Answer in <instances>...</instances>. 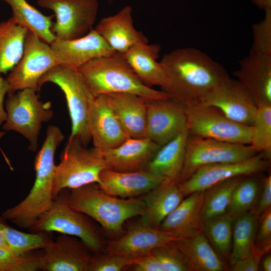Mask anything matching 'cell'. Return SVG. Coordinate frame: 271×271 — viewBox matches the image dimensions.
<instances>
[{"label": "cell", "mask_w": 271, "mask_h": 271, "mask_svg": "<svg viewBox=\"0 0 271 271\" xmlns=\"http://www.w3.org/2000/svg\"><path fill=\"white\" fill-rule=\"evenodd\" d=\"M160 62L167 80L162 90L185 107L201 104L210 92L229 78L221 65L194 48L173 50Z\"/></svg>", "instance_id": "cell-1"}, {"label": "cell", "mask_w": 271, "mask_h": 271, "mask_svg": "<svg viewBox=\"0 0 271 271\" xmlns=\"http://www.w3.org/2000/svg\"><path fill=\"white\" fill-rule=\"evenodd\" d=\"M187 196L159 227L178 239L193 237L203 232L202 213L204 191L194 192Z\"/></svg>", "instance_id": "cell-21"}, {"label": "cell", "mask_w": 271, "mask_h": 271, "mask_svg": "<svg viewBox=\"0 0 271 271\" xmlns=\"http://www.w3.org/2000/svg\"><path fill=\"white\" fill-rule=\"evenodd\" d=\"M37 4L54 12L56 21L52 31L56 38H80L94 28L98 10L97 0H37Z\"/></svg>", "instance_id": "cell-12"}, {"label": "cell", "mask_w": 271, "mask_h": 271, "mask_svg": "<svg viewBox=\"0 0 271 271\" xmlns=\"http://www.w3.org/2000/svg\"><path fill=\"white\" fill-rule=\"evenodd\" d=\"M177 182L164 183L142 197L145 204L141 222L159 228L164 219L184 198Z\"/></svg>", "instance_id": "cell-28"}, {"label": "cell", "mask_w": 271, "mask_h": 271, "mask_svg": "<svg viewBox=\"0 0 271 271\" xmlns=\"http://www.w3.org/2000/svg\"><path fill=\"white\" fill-rule=\"evenodd\" d=\"M178 239L166 231L140 222L131 227L122 237L108 242L105 249L109 253L137 258Z\"/></svg>", "instance_id": "cell-19"}, {"label": "cell", "mask_w": 271, "mask_h": 271, "mask_svg": "<svg viewBox=\"0 0 271 271\" xmlns=\"http://www.w3.org/2000/svg\"><path fill=\"white\" fill-rule=\"evenodd\" d=\"M260 8L264 11L271 9V0H252Z\"/></svg>", "instance_id": "cell-47"}, {"label": "cell", "mask_w": 271, "mask_h": 271, "mask_svg": "<svg viewBox=\"0 0 271 271\" xmlns=\"http://www.w3.org/2000/svg\"><path fill=\"white\" fill-rule=\"evenodd\" d=\"M37 92L26 88L8 93L5 103L7 118L2 125L4 131H14L24 137L33 152L38 150L42 124L54 115L51 102L40 100Z\"/></svg>", "instance_id": "cell-8"}, {"label": "cell", "mask_w": 271, "mask_h": 271, "mask_svg": "<svg viewBox=\"0 0 271 271\" xmlns=\"http://www.w3.org/2000/svg\"><path fill=\"white\" fill-rule=\"evenodd\" d=\"M249 145H242L189 135L184 166L179 182L190 177L199 168L220 163L244 161L256 155Z\"/></svg>", "instance_id": "cell-10"}, {"label": "cell", "mask_w": 271, "mask_h": 271, "mask_svg": "<svg viewBox=\"0 0 271 271\" xmlns=\"http://www.w3.org/2000/svg\"><path fill=\"white\" fill-rule=\"evenodd\" d=\"M59 63L50 44L28 31L23 55L6 78L9 92L26 88L39 91L41 77Z\"/></svg>", "instance_id": "cell-11"}, {"label": "cell", "mask_w": 271, "mask_h": 271, "mask_svg": "<svg viewBox=\"0 0 271 271\" xmlns=\"http://www.w3.org/2000/svg\"><path fill=\"white\" fill-rule=\"evenodd\" d=\"M0 217V231L9 249L18 255L43 249L52 240L50 233L22 232L9 226Z\"/></svg>", "instance_id": "cell-33"}, {"label": "cell", "mask_w": 271, "mask_h": 271, "mask_svg": "<svg viewBox=\"0 0 271 271\" xmlns=\"http://www.w3.org/2000/svg\"><path fill=\"white\" fill-rule=\"evenodd\" d=\"M49 82L58 86L64 94L71 123L69 138L77 139L87 147L91 141L89 115L95 96L76 69L57 65L41 77L39 88Z\"/></svg>", "instance_id": "cell-5"}, {"label": "cell", "mask_w": 271, "mask_h": 271, "mask_svg": "<svg viewBox=\"0 0 271 271\" xmlns=\"http://www.w3.org/2000/svg\"><path fill=\"white\" fill-rule=\"evenodd\" d=\"M94 29L113 52L122 54L138 41L147 39L134 27L130 6H125L113 15L103 18Z\"/></svg>", "instance_id": "cell-24"}, {"label": "cell", "mask_w": 271, "mask_h": 271, "mask_svg": "<svg viewBox=\"0 0 271 271\" xmlns=\"http://www.w3.org/2000/svg\"><path fill=\"white\" fill-rule=\"evenodd\" d=\"M185 109L189 135L249 145L251 126L231 120L218 108L212 106L200 104L186 107Z\"/></svg>", "instance_id": "cell-9"}, {"label": "cell", "mask_w": 271, "mask_h": 271, "mask_svg": "<svg viewBox=\"0 0 271 271\" xmlns=\"http://www.w3.org/2000/svg\"><path fill=\"white\" fill-rule=\"evenodd\" d=\"M262 266L264 270H271V256L270 254H267L264 257L262 261Z\"/></svg>", "instance_id": "cell-48"}, {"label": "cell", "mask_w": 271, "mask_h": 271, "mask_svg": "<svg viewBox=\"0 0 271 271\" xmlns=\"http://www.w3.org/2000/svg\"><path fill=\"white\" fill-rule=\"evenodd\" d=\"M104 95L127 136L129 138H146L147 100L128 93Z\"/></svg>", "instance_id": "cell-26"}, {"label": "cell", "mask_w": 271, "mask_h": 271, "mask_svg": "<svg viewBox=\"0 0 271 271\" xmlns=\"http://www.w3.org/2000/svg\"><path fill=\"white\" fill-rule=\"evenodd\" d=\"M62 190L28 229L31 232H57L79 238L91 251L99 253L105 244L98 229L86 215L72 209Z\"/></svg>", "instance_id": "cell-7"}, {"label": "cell", "mask_w": 271, "mask_h": 271, "mask_svg": "<svg viewBox=\"0 0 271 271\" xmlns=\"http://www.w3.org/2000/svg\"><path fill=\"white\" fill-rule=\"evenodd\" d=\"M189 133L185 129L161 146L144 168L163 178L165 183H178L185 157Z\"/></svg>", "instance_id": "cell-27"}, {"label": "cell", "mask_w": 271, "mask_h": 271, "mask_svg": "<svg viewBox=\"0 0 271 271\" xmlns=\"http://www.w3.org/2000/svg\"><path fill=\"white\" fill-rule=\"evenodd\" d=\"M137 258L109 253H96L92 256L88 271H121L132 266Z\"/></svg>", "instance_id": "cell-40"}, {"label": "cell", "mask_w": 271, "mask_h": 271, "mask_svg": "<svg viewBox=\"0 0 271 271\" xmlns=\"http://www.w3.org/2000/svg\"><path fill=\"white\" fill-rule=\"evenodd\" d=\"M271 175L269 174L263 180L262 191L260 199L253 213L257 218L271 208Z\"/></svg>", "instance_id": "cell-44"}, {"label": "cell", "mask_w": 271, "mask_h": 271, "mask_svg": "<svg viewBox=\"0 0 271 271\" xmlns=\"http://www.w3.org/2000/svg\"><path fill=\"white\" fill-rule=\"evenodd\" d=\"M234 76L256 105L271 104V55L250 51L240 62Z\"/></svg>", "instance_id": "cell-20"}, {"label": "cell", "mask_w": 271, "mask_h": 271, "mask_svg": "<svg viewBox=\"0 0 271 271\" xmlns=\"http://www.w3.org/2000/svg\"><path fill=\"white\" fill-rule=\"evenodd\" d=\"M268 160L263 154L258 153L242 161L205 166L197 170L188 179L178 183V185L185 197L194 192L204 191L234 178L260 172L267 168Z\"/></svg>", "instance_id": "cell-13"}, {"label": "cell", "mask_w": 271, "mask_h": 271, "mask_svg": "<svg viewBox=\"0 0 271 271\" xmlns=\"http://www.w3.org/2000/svg\"><path fill=\"white\" fill-rule=\"evenodd\" d=\"M89 128L93 147L103 151L117 146L127 138L105 95H98L91 104Z\"/></svg>", "instance_id": "cell-22"}, {"label": "cell", "mask_w": 271, "mask_h": 271, "mask_svg": "<svg viewBox=\"0 0 271 271\" xmlns=\"http://www.w3.org/2000/svg\"><path fill=\"white\" fill-rule=\"evenodd\" d=\"M41 255H18L8 247H0V271L41 270Z\"/></svg>", "instance_id": "cell-38"}, {"label": "cell", "mask_w": 271, "mask_h": 271, "mask_svg": "<svg viewBox=\"0 0 271 271\" xmlns=\"http://www.w3.org/2000/svg\"><path fill=\"white\" fill-rule=\"evenodd\" d=\"M259 192L257 181L253 178H241L232 193L226 213L234 218L253 207Z\"/></svg>", "instance_id": "cell-37"}, {"label": "cell", "mask_w": 271, "mask_h": 271, "mask_svg": "<svg viewBox=\"0 0 271 271\" xmlns=\"http://www.w3.org/2000/svg\"><path fill=\"white\" fill-rule=\"evenodd\" d=\"M9 92V86L6 78L0 75V126L6 121L7 112L4 107V100Z\"/></svg>", "instance_id": "cell-46"}, {"label": "cell", "mask_w": 271, "mask_h": 271, "mask_svg": "<svg viewBox=\"0 0 271 271\" xmlns=\"http://www.w3.org/2000/svg\"><path fill=\"white\" fill-rule=\"evenodd\" d=\"M11 7L12 17L29 31L50 44L56 37L52 31V17L46 16L27 0H1Z\"/></svg>", "instance_id": "cell-31"}, {"label": "cell", "mask_w": 271, "mask_h": 271, "mask_svg": "<svg viewBox=\"0 0 271 271\" xmlns=\"http://www.w3.org/2000/svg\"><path fill=\"white\" fill-rule=\"evenodd\" d=\"M64 138L59 127L54 125L48 127L44 141L34 159L33 185L24 199L3 212L2 216L5 220L28 229L51 205L54 199L55 154Z\"/></svg>", "instance_id": "cell-2"}, {"label": "cell", "mask_w": 271, "mask_h": 271, "mask_svg": "<svg viewBox=\"0 0 271 271\" xmlns=\"http://www.w3.org/2000/svg\"><path fill=\"white\" fill-rule=\"evenodd\" d=\"M78 71L94 95L128 93L146 100L170 98L159 91L144 84L125 60L123 54L113 52L87 63Z\"/></svg>", "instance_id": "cell-3"}, {"label": "cell", "mask_w": 271, "mask_h": 271, "mask_svg": "<svg viewBox=\"0 0 271 271\" xmlns=\"http://www.w3.org/2000/svg\"><path fill=\"white\" fill-rule=\"evenodd\" d=\"M132 267L135 271H164L161 263L152 252L137 257Z\"/></svg>", "instance_id": "cell-45"}, {"label": "cell", "mask_w": 271, "mask_h": 271, "mask_svg": "<svg viewBox=\"0 0 271 271\" xmlns=\"http://www.w3.org/2000/svg\"><path fill=\"white\" fill-rule=\"evenodd\" d=\"M67 202L72 209L92 218L111 232L120 231L126 220L141 216L145 210L142 198L123 199L113 196L96 183L70 190Z\"/></svg>", "instance_id": "cell-4"}, {"label": "cell", "mask_w": 271, "mask_h": 271, "mask_svg": "<svg viewBox=\"0 0 271 271\" xmlns=\"http://www.w3.org/2000/svg\"><path fill=\"white\" fill-rule=\"evenodd\" d=\"M202 104L218 108L231 120L251 126L257 105L253 98L236 79L230 77L210 92Z\"/></svg>", "instance_id": "cell-16"}, {"label": "cell", "mask_w": 271, "mask_h": 271, "mask_svg": "<svg viewBox=\"0 0 271 271\" xmlns=\"http://www.w3.org/2000/svg\"><path fill=\"white\" fill-rule=\"evenodd\" d=\"M50 45L59 65L76 70L94 59L114 52L94 28L80 38H56Z\"/></svg>", "instance_id": "cell-17"}, {"label": "cell", "mask_w": 271, "mask_h": 271, "mask_svg": "<svg viewBox=\"0 0 271 271\" xmlns=\"http://www.w3.org/2000/svg\"><path fill=\"white\" fill-rule=\"evenodd\" d=\"M6 134L5 131L0 130V140H1Z\"/></svg>", "instance_id": "cell-50"}, {"label": "cell", "mask_w": 271, "mask_h": 271, "mask_svg": "<svg viewBox=\"0 0 271 271\" xmlns=\"http://www.w3.org/2000/svg\"><path fill=\"white\" fill-rule=\"evenodd\" d=\"M249 145L257 153L269 159L271 153V104L257 105L251 125Z\"/></svg>", "instance_id": "cell-36"}, {"label": "cell", "mask_w": 271, "mask_h": 271, "mask_svg": "<svg viewBox=\"0 0 271 271\" xmlns=\"http://www.w3.org/2000/svg\"><path fill=\"white\" fill-rule=\"evenodd\" d=\"M241 178L225 181L204 191L202 213L204 222L226 213L233 190Z\"/></svg>", "instance_id": "cell-34"}, {"label": "cell", "mask_w": 271, "mask_h": 271, "mask_svg": "<svg viewBox=\"0 0 271 271\" xmlns=\"http://www.w3.org/2000/svg\"><path fill=\"white\" fill-rule=\"evenodd\" d=\"M257 217L253 213H244L233 219L232 248L229 261L232 265L246 256L254 244L257 230Z\"/></svg>", "instance_id": "cell-32"}, {"label": "cell", "mask_w": 271, "mask_h": 271, "mask_svg": "<svg viewBox=\"0 0 271 271\" xmlns=\"http://www.w3.org/2000/svg\"><path fill=\"white\" fill-rule=\"evenodd\" d=\"M160 147L147 138H128L117 146L101 151L110 169L130 172L144 169Z\"/></svg>", "instance_id": "cell-23"}, {"label": "cell", "mask_w": 271, "mask_h": 271, "mask_svg": "<svg viewBox=\"0 0 271 271\" xmlns=\"http://www.w3.org/2000/svg\"><path fill=\"white\" fill-rule=\"evenodd\" d=\"M265 252L255 244L249 253L244 258L238 260L232 264L233 271H257L261 259Z\"/></svg>", "instance_id": "cell-43"}, {"label": "cell", "mask_w": 271, "mask_h": 271, "mask_svg": "<svg viewBox=\"0 0 271 271\" xmlns=\"http://www.w3.org/2000/svg\"><path fill=\"white\" fill-rule=\"evenodd\" d=\"M0 247H5L9 248L5 242L3 235L1 231H0Z\"/></svg>", "instance_id": "cell-49"}, {"label": "cell", "mask_w": 271, "mask_h": 271, "mask_svg": "<svg viewBox=\"0 0 271 271\" xmlns=\"http://www.w3.org/2000/svg\"><path fill=\"white\" fill-rule=\"evenodd\" d=\"M41 270L88 271L91 251L77 237L66 234L53 239L43 249Z\"/></svg>", "instance_id": "cell-15"}, {"label": "cell", "mask_w": 271, "mask_h": 271, "mask_svg": "<svg viewBox=\"0 0 271 271\" xmlns=\"http://www.w3.org/2000/svg\"><path fill=\"white\" fill-rule=\"evenodd\" d=\"M28 31L12 17L0 21V75L9 72L21 59Z\"/></svg>", "instance_id": "cell-30"}, {"label": "cell", "mask_w": 271, "mask_h": 271, "mask_svg": "<svg viewBox=\"0 0 271 271\" xmlns=\"http://www.w3.org/2000/svg\"><path fill=\"white\" fill-rule=\"evenodd\" d=\"M260 224L255 241L256 245L265 253L268 252L271 246V208L260 216Z\"/></svg>", "instance_id": "cell-42"}, {"label": "cell", "mask_w": 271, "mask_h": 271, "mask_svg": "<svg viewBox=\"0 0 271 271\" xmlns=\"http://www.w3.org/2000/svg\"><path fill=\"white\" fill-rule=\"evenodd\" d=\"M152 252L161 263L164 271H190L182 254L173 242L156 248Z\"/></svg>", "instance_id": "cell-41"}, {"label": "cell", "mask_w": 271, "mask_h": 271, "mask_svg": "<svg viewBox=\"0 0 271 271\" xmlns=\"http://www.w3.org/2000/svg\"><path fill=\"white\" fill-rule=\"evenodd\" d=\"M165 183V180L145 169L121 172L108 168L100 173L99 187L107 194L118 198H137Z\"/></svg>", "instance_id": "cell-18"}, {"label": "cell", "mask_w": 271, "mask_h": 271, "mask_svg": "<svg viewBox=\"0 0 271 271\" xmlns=\"http://www.w3.org/2000/svg\"><path fill=\"white\" fill-rule=\"evenodd\" d=\"M160 51L159 45L149 44L146 39L137 42L123 55L144 84L150 87L158 86L163 89L167 80L163 67L158 61Z\"/></svg>", "instance_id": "cell-25"}, {"label": "cell", "mask_w": 271, "mask_h": 271, "mask_svg": "<svg viewBox=\"0 0 271 271\" xmlns=\"http://www.w3.org/2000/svg\"><path fill=\"white\" fill-rule=\"evenodd\" d=\"M250 52L271 55V9L265 11L263 19L252 26Z\"/></svg>", "instance_id": "cell-39"}, {"label": "cell", "mask_w": 271, "mask_h": 271, "mask_svg": "<svg viewBox=\"0 0 271 271\" xmlns=\"http://www.w3.org/2000/svg\"><path fill=\"white\" fill-rule=\"evenodd\" d=\"M233 219L225 213L204 222L203 231L220 257H227L230 254Z\"/></svg>", "instance_id": "cell-35"}, {"label": "cell", "mask_w": 271, "mask_h": 271, "mask_svg": "<svg viewBox=\"0 0 271 271\" xmlns=\"http://www.w3.org/2000/svg\"><path fill=\"white\" fill-rule=\"evenodd\" d=\"M60 159L55 168L54 199L63 190L98 184L100 173L109 168L101 150L94 147L88 148L74 138H68Z\"/></svg>", "instance_id": "cell-6"}, {"label": "cell", "mask_w": 271, "mask_h": 271, "mask_svg": "<svg viewBox=\"0 0 271 271\" xmlns=\"http://www.w3.org/2000/svg\"><path fill=\"white\" fill-rule=\"evenodd\" d=\"M186 129L184 105L171 98L147 101L146 138L162 146Z\"/></svg>", "instance_id": "cell-14"}, {"label": "cell", "mask_w": 271, "mask_h": 271, "mask_svg": "<svg viewBox=\"0 0 271 271\" xmlns=\"http://www.w3.org/2000/svg\"><path fill=\"white\" fill-rule=\"evenodd\" d=\"M182 254L190 270L221 271L224 263L202 233L173 242Z\"/></svg>", "instance_id": "cell-29"}]
</instances>
